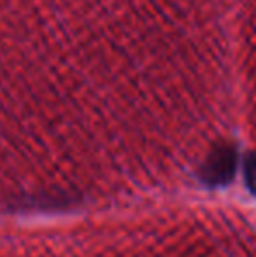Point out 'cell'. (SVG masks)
I'll list each match as a JSON object with an SVG mask.
<instances>
[{
  "label": "cell",
  "mask_w": 256,
  "mask_h": 257,
  "mask_svg": "<svg viewBox=\"0 0 256 257\" xmlns=\"http://www.w3.org/2000/svg\"><path fill=\"white\" fill-rule=\"evenodd\" d=\"M233 0H0V108L127 122L233 89Z\"/></svg>",
  "instance_id": "6da1fadb"
}]
</instances>
